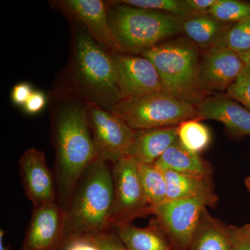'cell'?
Instances as JSON below:
<instances>
[{"label": "cell", "mask_w": 250, "mask_h": 250, "mask_svg": "<svg viewBox=\"0 0 250 250\" xmlns=\"http://www.w3.org/2000/svg\"><path fill=\"white\" fill-rule=\"evenodd\" d=\"M240 57L246 65L250 67V49L245 53L239 54Z\"/></svg>", "instance_id": "cell-34"}, {"label": "cell", "mask_w": 250, "mask_h": 250, "mask_svg": "<svg viewBox=\"0 0 250 250\" xmlns=\"http://www.w3.org/2000/svg\"><path fill=\"white\" fill-rule=\"evenodd\" d=\"M214 192L190 198L167 200L151 207V214L158 223L175 250H188L202 213L207 207L218 202Z\"/></svg>", "instance_id": "cell-7"}, {"label": "cell", "mask_w": 250, "mask_h": 250, "mask_svg": "<svg viewBox=\"0 0 250 250\" xmlns=\"http://www.w3.org/2000/svg\"><path fill=\"white\" fill-rule=\"evenodd\" d=\"M113 200L111 170L107 163L96 159L81 176L64 208L65 243L111 229Z\"/></svg>", "instance_id": "cell-2"}, {"label": "cell", "mask_w": 250, "mask_h": 250, "mask_svg": "<svg viewBox=\"0 0 250 250\" xmlns=\"http://www.w3.org/2000/svg\"><path fill=\"white\" fill-rule=\"evenodd\" d=\"M110 53L89 34H77L74 48L77 86L91 102L109 108L123 100L117 82L116 57Z\"/></svg>", "instance_id": "cell-4"}, {"label": "cell", "mask_w": 250, "mask_h": 250, "mask_svg": "<svg viewBox=\"0 0 250 250\" xmlns=\"http://www.w3.org/2000/svg\"><path fill=\"white\" fill-rule=\"evenodd\" d=\"M118 2L141 9L161 11L182 18L192 16L187 0H123Z\"/></svg>", "instance_id": "cell-26"}, {"label": "cell", "mask_w": 250, "mask_h": 250, "mask_svg": "<svg viewBox=\"0 0 250 250\" xmlns=\"http://www.w3.org/2000/svg\"><path fill=\"white\" fill-rule=\"evenodd\" d=\"M215 45L230 49L238 54L249 51L250 18L235 23L229 27Z\"/></svg>", "instance_id": "cell-24"}, {"label": "cell", "mask_w": 250, "mask_h": 250, "mask_svg": "<svg viewBox=\"0 0 250 250\" xmlns=\"http://www.w3.org/2000/svg\"><path fill=\"white\" fill-rule=\"evenodd\" d=\"M188 250H231L229 226L204 210Z\"/></svg>", "instance_id": "cell-19"}, {"label": "cell", "mask_w": 250, "mask_h": 250, "mask_svg": "<svg viewBox=\"0 0 250 250\" xmlns=\"http://www.w3.org/2000/svg\"><path fill=\"white\" fill-rule=\"evenodd\" d=\"M207 14L227 24L238 22L250 18V1L218 0Z\"/></svg>", "instance_id": "cell-25"}, {"label": "cell", "mask_w": 250, "mask_h": 250, "mask_svg": "<svg viewBox=\"0 0 250 250\" xmlns=\"http://www.w3.org/2000/svg\"><path fill=\"white\" fill-rule=\"evenodd\" d=\"M154 165L163 171H173L181 173L211 176L212 169L208 163L188 150L177 139L165 152L155 161Z\"/></svg>", "instance_id": "cell-18"}, {"label": "cell", "mask_w": 250, "mask_h": 250, "mask_svg": "<svg viewBox=\"0 0 250 250\" xmlns=\"http://www.w3.org/2000/svg\"><path fill=\"white\" fill-rule=\"evenodd\" d=\"M231 250H250V224L243 226H229Z\"/></svg>", "instance_id": "cell-28"}, {"label": "cell", "mask_w": 250, "mask_h": 250, "mask_svg": "<svg viewBox=\"0 0 250 250\" xmlns=\"http://www.w3.org/2000/svg\"><path fill=\"white\" fill-rule=\"evenodd\" d=\"M244 183L245 185H246L247 190H248L250 195V177H247L246 178L244 179Z\"/></svg>", "instance_id": "cell-36"}, {"label": "cell", "mask_w": 250, "mask_h": 250, "mask_svg": "<svg viewBox=\"0 0 250 250\" xmlns=\"http://www.w3.org/2000/svg\"><path fill=\"white\" fill-rule=\"evenodd\" d=\"M245 66L239 54L232 50L215 45L207 49L199 64V90L203 95L228 90Z\"/></svg>", "instance_id": "cell-13"}, {"label": "cell", "mask_w": 250, "mask_h": 250, "mask_svg": "<svg viewBox=\"0 0 250 250\" xmlns=\"http://www.w3.org/2000/svg\"><path fill=\"white\" fill-rule=\"evenodd\" d=\"M178 139V126L138 130L128 155L139 163L154 164Z\"/></svg>", "instance_id": "cell-16"}, {"label": "cell", "mask_w": 250, "mask_h": 250, "mask_svg": "<svg viewBox=\"0 0 250 250\" xmlns=\"http://www.w3.org/2000/svg\"><path fill=\"white\" fill-rule=\"evenodd\" d=\"M117 4L108 11V21L121 53L142 54L182 31V18Z\"/></svg>", "instance_id": "cell-3"}, {"label": "cell", "mask_w": 250, "mask_h": 250, "mask_svg": "<svg viewBox=\"0 0 250 250\" xmlns=\"http://www.w3.org/2000/svg\"><path fill=\"white\" fill-rule=\"evenodd\" d=\"M45 104L46 98L43 93L39 91L33 92L24 105V111L29 114H36L44 108Z\"/></svg>", "instance_id": "cell-32"}, {"label": "cell", "mask_w": 250, "mask_h": 250, "mask_svg": "<svg viewBox=\"0 0 250 250\" xmlns=\"http://www.w3.org/2000/svg\"><path fill=\"white\" fill-rule=\"evenodd\" d=\"M178 139L188 150L200 154L209 146L211 134L205 125L199 120L192 119L178 126Z\"/></svg>", "instance_id": "cell-23"}, {"label": "cell", "mask_w": 250, "mask_h": 250, "mask_svg": "<svg viewBox=\"0 0 250 250\" xmlns=\"http://www.w3.org/2000/svg\"><path fill=\"white\" fill-rule=\"evenodd\" d=\"M227 95L250 111V67L245 66L227 90Z\"/></svg>", "instance_id": "cell-27"}, {"label": "cell", "mask_w": 250, "mask_h": 250, "mask_svg": "<svg viewBox=\"0 0 250 250\" xmlns=\"http://www.w3.org/2000/svg\"><path fill=\"white\" fill-rule=\"evenodd\" d=\"M55 9L84 24L88 34L111 53H121L110 27L108 9L101 0H59L52 1Z\"/></svg>", "instance_id": "cell-14"}, {"label": "cell", "mask_w": 250, "mask_h": 250, "mask_svg": "<svg viewBox=\"0 0 250 250\" xmlns=\"http://www.w3.org/2000/svg\"><path fill=\"white\" fill-rule=\"evenodd\" d=\"M196 106L199 121H218L234 136H250V111L228 95L217 94L207 97Z\"/></svg>", "instance_id": "cell-15"}, {"label": "cell", "mask_w": 250, "mask_h": 250, "mask_svg": "<svg viewBox=\"0 0 250 250\" xmlns=\"http://www.w3.org/2000/svg\"><path fill=\"white\" fill-rule=\"evenodd\" d=\"M92 237L101 250H129L113 229L107 230Z\"/></svg>", "instance_id": "cell-29"}, {"label": "cell", "mask_w": 250, "mask_h": 250, "mask_svg": "<svg viewBox=\"0 0 250 250\" xmlns=\"http://www.w3.org/2000/svg\"><path fill=\"white\" fill-rule=\"evenodd\" d=\"M55 149L54 177L58 204L64 210L81 176L97 159L87 109L65 105L53 125Z\"/></svg>", "instance_id": "cell-1"}, {"label": "cell", "mask_w": 250, "mask_h": 250, "mask_svg": "<svg viewBox=\"0 0 250 250\" xmlns=\"http://www.w3.org/2000/svg\"><path fill=\"white\" fill-rule=\"evenodd\" d=\"M112 229L129 250H175L156 218L146 228H137L129 223Z\"/></svg>", "instance_id": "cell-17"}, {"label": "cell", "mask_w": 250, "mask_h": 250, "mask_svg": "<svg viewBox=\"0 0 250 250\" xmlns=\"http://www.w3.org/2000/svg\"><path fill=\"white\" fill-rule=\"evenodd\" d=\"M115 57L117 82L123 100L166 93L159 72L149 59L130 54H116Z\"/></svg>", "instance_id": "cell-11"}, {"label": "cell", "mask_w": 250, "mask_h": 250, "mask_svg": "<svg viewBox=\"0 0 250 250\" xmlns=\"http://www.w3.org/2000/svg\"><path fill=\"white\" fill-rule=\"evenodd\" d=\"M141 56L156 67L166 93L195 104L205 98L197 86L200 61L193 43L178 39L154 46Z\"/></svg>", "instance_id": "cell-5"}, {"label": "cell", "mask_w": 250, "mask_h": 250, "mask_svg": "<svg viewBox=\"0 0 250 250\" xmlns=\"http://www.w3.org/2000/svg\"><path fill=\"white\" fill-rule=\"evenodd\" d=\"M65 214L58 203L34 207L21 250H62Z\"/></svg>", "instance_id": "cell-10"}, {"label": "cell", "mask_w": 250, "mask_h": 250, "mask_svg": "<svg viewBox=\"0 0 250 250\" xmlns=\"http://www.w3.org/2000/svg\"><path fill=\"white\" fill-rule=\"evenodd\" d=\"M86 107L97 159L114 164L128 155L136 136V130L98 103L88 102Z\"/></svg>", "instance_id": "cell-9"}, {"label": "cell", "mask_w": 250, "mask_h": 250, "mask_svg": "<svg viewBox=\"0 0 250 250\" xmlns=\"http://www.w3.org/2000/svg\"><path fill=\"white\" fill-rule=\"evenodd\" d=\"M139 162L129 155L123 156L113 164L112 172L114 200L111 217V229L131 223L134 219L151 215L141 185Z\"/></svg>", "instance_id": "cell-8"}, {"label": "cell", "mask_w": 250, "mask_h": 250, "mask_svg": "<svg viewBox=\"0 0 250 250\" xmlns=\"http://www.w3.org/2000/svg\"><path fill=\"white\" fill-rule=\"evenodd\" d=\"M4 231L1 229V231H0V250H9L8 248L4 246Z\"/></svg>", "instance_id": "cell-35"}, {"label": "cell", "mask_w": 250, "mask_h": 250, "mask_svg": "<svg viewBox=\"0 0 250 250\" xmlns=\"http://www.w3.org/2000/svg\"><path fill=\"white\" fill-rule=\"evenodd\" d=\"M139 173L145 195L151 207L167 201V182L164 171L154 164L139 163Z\"/></svg>", "instance_id": "cell-22"}, {"label": "cell", "mask_w": 250, "mask_h": 250, "mask_svg": "<svg viewBox=\"0 0 250 250\" xmlns=\"http://www.w3.org/2000/svg\"><path fill=\"white\" fill-rule=\"evenodd\" d=\"M218 0H187L189 9L192 16L207 14L208 10L216 4Z\"/></svg>", "instance_id": "cell-33"}, {"label": "cell", "mask_w": 250, "mask_h": 250, "mask_svg": "<svg viewBox=\"0 0 250 250\" xmlns=\"http://www.w3.org/2000/svg\"><path fill=\"white\" fill-rule=\"evenodd\" d=\"M62 250H101L94 241L93 237L84 236L70 238Z\"/></svg>", "instance_id": "cell-30"}, {"label": "cell", "mask_w": 250, "mask_h": 250, "mask_svg": "<svg viewBox=\"0 0 250 250\" xmlns=\"http://www.w3.org/2000/svg\"><path fill=\"white\" fill-rule=\"evenodd\" d=\"M230 26L208 14L182 18V30L200 47H213Z\"/></svg>", "instance_id": "cell-20"}, {"label": "cell", "mask_w": 250, "mask_h": 250, "mask_svg": "<svg viewBox=\"0 0 250 250\" xmlns=\"http://www.w3.org/2000/svg\"><path fill=\"white\" fill-rule=\"evenodd\" d=\"M19 170L24 194L34 207L58 203L55 177L42 151L26 150L20 159Z\"/></svg>", "instance_id": "cell-12"}, {"label": "cell", "mask_w": 250, "mask_h": 250, "mask_svg": "<svg viewBox=\"0 0 250 250\" xmlns=\"http://www.w3.org/2000/svg\"><path fill=\"white\" fill-rule=\"evenodd\" d=\"M167 182V200H182L213 192L211 176L164 171Z\"/></svg>", "instance_id": "cell-21"}, {"label": "cell", "mask_w": 250, "mask_h": 250, "mask_svg": "<svg viewBox=\"0 0 250 250\" xmlns=\"http://www.w3.org/2000/svg\"><path fill=\"white\" fill-rule=\"evenodd\" d=\"M109 111L136 131L178 126L197 118L196 104L167 93L123 99L111 106Z\"/></svg>", "instance_id": "cell-6"}, {"label": "cell", "mask_w": 250, "mask_h": 250, "mask_svg": "<svg viewBox=\"0 0 250 250\" xmlns=\"http://www.w3.org/2000/svg\"><path fill=\"white\" fill-rule=\"evenodd\" d=\"M33 92L31 85L27 83H21L15 85L11 93L13 103L16 105L24 106Z\"/></svg>", "instance_id": "cell-31"}]
</instances>
